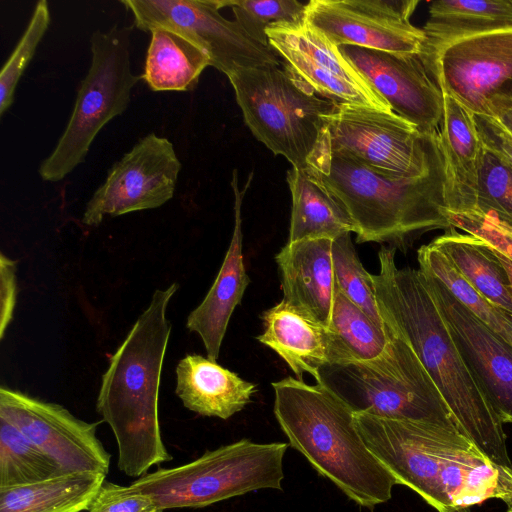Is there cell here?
I'll return each instance as SVG.
<instances>
[{
	"mask_svg": "<svg viewBox=\"0 0 512 512\" xmlns=\"http://www.w3.org/2000/svg\"><path fill=\"white\" fill-rule=\"evenodd\" d=\"M372 274L386 327L407 342L436 385L463 434L493 463L512 470L503 423L466 365L419 269L398 268L382 247Z\"/></svg>",
	"mask_w": 512,
	"mask_h": 512,
	"instance_id": "1",
	"label": "cell"
},
{
	"mask_svg": "<svg viewBox=\"0 0 512 512\" xmlns=\"http://www.w3.org/2000/svg\"><path fill=\"white\" fill-rule=\"evenodd\" d=\"M365 444L397 484L438 512L486 500L512 507V470L493 463L464 434L433 424L355 414Z\"/></svg>",
	"mask_w": 512,
	"mask_h": 512,
	"instance_id": "2",
	"label": "cell"
},
{
	"mask_svg": "<svg viewBox=\"0 0 512 512\" xmlns=\"http://www.w3.org/2000/svg\"><path fill=\"white\" fill-rule=\"evenodd\" d=\"M179 288L157 289L127 336L109 355L96 401L97 412L111 428L118 447V469L141 477L172 460L159 422V389L172 325L168 304Z\"/></svg>",
	"mask_w": 512,
	"mask_h": 512,
	"instance_id": "3",
	"label": "cell"
},
{
	"mask_svg": "<svg viewBox=\"0 0 512 512\" xmlns=\"http://www.w3.org/2000/svg\"><path fill=\"white\" fill-rule=\"evenodd\" d=\"M274 415L289 440L322 476L357 505L374 509L397 485L365 444L355 413L324 381L286 377L272 383Z\"/></svg>",
	"mask_w": 512,
	"mask_h": 512,
	"instance_id": "4",
	"label": "cell"
},
{
	"mask_svg": "<svg viewBox=\"0 0 512 512\" xmlns=\"http://www.w3.org/2000/svg\"><path fill=\"white\" fill-rule=\"evenodd\" d=\"M306 169L345 209L357 243L400 245L422 232L452 228L442 151L428 170L414 177L384 176L320 146H316Z\"/></svg>",
	"mask_w": 512,
	"mask_h": 512,
	"instance_id": "5",
	"label": "cell"
},
{
	"mask_svg": "<svg viewBox=\"0 0 512 512\" xmlns=\"http://www.w3.org/2000/svg\"><path fill=\"white\" fill-rule=\"evenodd\" d=\"M289 444L241 439L173 468H159L127 485L161 509L202 508L261 489H282Z\"/></svg>",
	"mask_w": 512,
	"mask_h": 512,
	"instance_id": "6",
	"label": "cell"
},
{
	"mask_svg": "<svg viewBox=\"0 0 512 512\" xmlns=\"http://www.w3.org/2000/svg\"><path fill=\"white\" fill-rule=\"evenodd\" d=\"M132 26L115 24L90 37L91 63L81 80L74 108L54 149L38 168L43 181L58 182L82 164L99 131L129 106L141 80L131 70Z\"/></svg>",
	"mask_w": 512,
	"mask_h": 512,
	"instance_id": "7",
	"label": "cell"
},
{
	"mask_svg": "<svg viewBox=\"0 0 512 512\" xmlns=\"http://www.w3.org/2000/svg\"><path fill=\"white\" fill-rule=\"evenodd\" d=\"M385 328L390 342L382 356L369 362L326 368L338 380L323 381L355 414L428 423L463 434L416 353Z\"/></svg>",
	"mask_w": 512,
	"mask_h": 512,
	"instance_id": "8",
	"label": "cell"
},
{
	"mask_svg": "<svg viewBox=\"0 0 512 512\" xmlns=\"http://www.w3.org/2000/svg\"><path fill=\"white\" fill-rule=\"evenodd\" d=\"M228 79L254 137L292 167L306 168L324 116L338 104L299 86L280 65L242 69Z\"/></svg>",
	"mask_w": 512,
	"mask_h": 512,
	"instance_id": "9",
	"label": "cell"
},
{
	"mask_svg": "<svg viewBox=\"0 0 512 512\" xmlns=\"http://www.w3.org/2000/svg\"><path fill=\"white\" fill-rule=\"evenodd\" d=\"M316 146L393 178L418 176L441 155L439 131L422 134L393 111L355 104H338L324 116Z\"/></svg>",
	"mask_w": 512,
	"mask_h": 512,
	"instance_id": "10",
	"label": "cell"
},
{
	"mask_svg": "<svg viewBox=\"0 0 512 512\" xmlns=\"http://www.w3.org/2000/svg\"><path fill=\"white\" fill-rule=\"evenodd\" d=\"M144 32L155 26L180 30L208 54L210 66L227 77L235 72L265 65H280L269 45L252 38L236 21L220 14L224 0H122Z\"/></svg>",
	"mask_w": 512,
	"mask_h": 512,
	"instance_id": "11",
	"label": "cell"
},
{
	"mask_svg": "<svg viewBox=\"0 0 512 512\" xmlns=\"http://www.w3.org/2000/svg\"><path fill=\"white\" fill-rule=\"evenodd\" d=\"M284 71L302 88L337 104L392 111L323 35L305 19L281 22L265 30Z\"/></svg>",
	"mask_w": 512,
	"mask_h": 512,
	"instance_id": "12",
	"label": "cell"
},
{
	"mask_svg": "<svg viewBox=\"0 0 512 512\" xmlns=\"http://www.w3.org/2000/svg\"><path fill=\"white\" fill-rule=\"evenodd\" d=\"M181 166L172 142L149 133L111 167L88 200L82 223L96 227L106 216L164 205L174 195Z\"/></svg>",
	"mask_w": 512,
	"mask_h": 512,
	"instance_id": "13",
	"label": "cell"
},
{
	"mask_svg": "<svg viewBox=\"0 0 512 512\" xmlns=\"http://www.w3.org/2000/svg\"><path fill=\"white\" fill-rule=\"evenodd\" d=\"M0 417L16 426L62 474L107 475L110 454L97 437L99 422H86L57 403L4 386L0 388Z\"/></svg>",
	"mask_w": 512,
	"mask_h": 512,
	"instance_id": "14",
	"label": "cell"
},
{
	"mask_svg": "<svg viewBox=\"0 0 512 512\" xmlns=\"http://www.w3.org/2000/svg\"><path fill=\"white\" fill-rule=\"evenodd\" d=\"M417 0H311L305 21L331 44L418 54L422 29L410 18Z\"/></svg>",
	"mask_w": 512,
	"mask_h": 512,
	"instance_id": "15",
	"label": "cell"
},
{
	"mask_svg": "<svg viewBox=\"0 0 512 512\" xmlns=\"http://www.w3.org/2000/svg\"><path fill=\"white\" fill-rule=\"evenodd\" d=\"M337 47L394 113L414 125L422 134L439 131L443 120V93L426 70L419 54L355 45Z\"/></svg>",
	"mask_w": 512,
	"mask_h": 512,
	"instance_id": "16",
	"label": "cell"
},
{
	"mask_svg": "<svg viewBox=\"0 0 512 512\" xmlns=\"http://www.w3.org/2000/svg\"><path fill=\"white\" fill-rule=\"evenodd\" d=\"M433 80L472 114L486 115L492 99L512 95V29L449 45L438 56Z\"/></svg>",
	"mask_w": 512,
	"mask_h": 512,
	"instance_id": "17",
	"label": "cell"
},
{
	"mask_svg": "<svg viewBox=\"0 0 512 512\" xmlns=\"http://www.w3.org/2000/svg\"><path fill=\"white\" fill-rule=\"evenodd\" d=\"M422 274L458 350L491 407L503 424L512 423V346L452 296L441 282Z\"/></svg>",
	"mask_w": 512,
	"mask_h": 512,
	"instance_id": "18",
	"label": "cell"
},
{
	"mask_svg": "<svg viewBox=\"0 0 512 512\" xmlns=\"http://www.w3.org/2000/svg\"><path fill=\"white\" fill-rule=\"evenodd\" d=\"M261 318L263 333L257 340L276 352L297 379L308 373L322 382L324 369L349 364L329 326L284 299Z\"/></svg>",
	"mask_w": 512,
	"mask_h": 512,
	"instance_id": "19",
	"label": "cell"
},
{
	"mask_svg": "<svg viewBox=\"0 0 512 512\" xmlns=\"http://www.w3.org/2000/svg\"><path fill=\"white\" fill-rule=\"evenodd\" d=\"M253 179V173L242 190L238 186V172H232L231 188L234 194V228L223 263L203 301L190 312L186 327L201 338L207 358L217 361L230 318L241 302L250 283L243 256L242 203Z\"/></svg>",
	"mask_w": 512,
	"mask_h": 512,
	"instance_id": "20",
	"label": "cell"
},
{
	"mask_svg": "<svg viewBox=\"0 0 512 512\" xmlns=\"http://www.w3.org/2000/svg\"><path fill=\"white\" fill-rule=\"evenodd\" d=\"M333 240L287 242L275 257L283 299L329 326L335 294Z\"/></svg>",
	"mask_w": 512,
	"mask_h": 512,
	"instance_id": "21",
	"label": "cell"
},
{
	"mask_svg": "<svg viewBox=\"0 0 512 512\" xmlns=\"http://www.w3.org/2000/svg\"><path fill=\"white\" fill-rule=\"evenodd\" d=\"M443 101L439 141L444 159L448 212H473L484 147L473 114L449 95L443 94Z\"/></svg>",
	"mask_w": 512,
	"mask_h": 512,
	"instance_id": "22",
	"label": "cell"
},
{
	"mask_svg": "<svg viewBox=\"0 0 512 512\" xmlns=\"http://www.w3.org/2000/svg\"><path fill=\"white\" fill-rule=\"evenodd\" d=\"M512 29V0H438L430 3L418 53L433 79L436 61L449 45L477 35Z\"/></svg>",
	"mask_w": 512,
	"mask_h": 512,
	"instance_id": "23",
	"label": "cell"
},
{
	"mask_svg": "<svg viewBox=\"0 0 512 512\" xmlns=\"http://www.w3.org/2000/svg\"><path fill=\"white\" fill-rule=\"evenodd\" d=\"M255 391V384L199 354H187L176 366L175 393L201 416L226 420L249 404Z\"/></svg>",
	"mask_w": 512,
	"mask_h": 512,
	"instance_id": "24",
	"label": "cell"
},
{
	"mask_svg": "<svg viewBox=\"0 0 512 512\" xmlns=\"http://www.w3.org/2000/svg\"><path fill=\"white\" fill-rule=\"evenodd\" d=\"M151 39L141 79L152 91H191L210 58L191 37L169 26L149 30Z\"/></svg>",
	"mask_w": 512,
	"mask_h": 512,
	"instance_id": "25",
	"label": "cell"
},
{
	"mask_svg": "<svg viewBox=\"0 0 512 512\" xmlns=\"http://www.w3.org/2000/svg\"><path fill=\"white\" fill-rule=\"evenodd\" d=\"M292 207L288 242L326 238L354 232L353 223L337 199L306 168L286 174Z\"/></svg>",
	"mask_w": 512,
	"mask_h": 512,
	"instance_id": "26",
	"label": "cell"
},
{
	"mask_svg": "<svg viewBox=\"0 0 512 512\" xmlns=\"http://www.w3.org/2000/svg\"><path fill=\"white\" fill-rule=\"evenodd\" d=\"M105 480L104 474L71 473L0 488V512L87 511Z\"/></svg>",
	"mask_w": 512,
	"mask_h": 512,
	"instance_id": "27",
	"label": "cell"
},
{
	"mask_svg": "<svg viewBox=\"0 0 512 512\" xmlns=\"http://www.w3.org/2000/svg\"><path fill=\"white\" fill-rule=\"evenodd\" d=\"M472 287L492 305L512 314V286L506 270L482 240L454 227L431 241Z\"/></svg>",
	"mask_w": 512,
	"mask_h": 512,
	"instance_id": "28",
	"label": "cell"
},
{
	"mask_svg": "<svg viewBox=\"0 0 512 512\" xmlns=\"http://www.w3.org/2000/svg\"><path fill=\"white\" fill-rule=\"evenodd\" d=\"M329 328L335 334L349 364L379 358L390 342L388 330L347 298L336 284Z\"/></svg>",
	"mask_w": 512,
	"mask_h": 512,
	"instance_id": "29",
	"label": "cell"
},
{
	"mask_svg": "<svg viewBox=\"0 0 512 512\" xmlns=\"http://www.w3.org/2000/svg\"><path fill=\"white\" fill-rule=\"evenodd\" d=\"M61 474L29 438L0 417V488L32 484Z\"/></svg>",
	"mask_w": 512,
	"mask_h": 512,
	"instance_id": "30",
	"label": "cell"
},
{
	"mask_svg": "<svg viewBox=\"0 0 512 512\" xmlns=\"http://www.w3.org/2000/svg\"><path fill=\"white\" fill-rule=\"evenodd\" d=\"M419 270L441 282L462 305L506 341L504 310L482 297L432 242L418 249Z\"/></svg>",
	"mask_w": 512,
	"mask_h": 512,
	"instance_id": "31",
	"label": "cell"
},
{
	"mask_svg": "<svg viewBox=\"0 0 512 512\" xmlns=\"http://www.w3.org/2000/svg\"><path fill=\"white\" fill-rule=\"evenodd\" d=\"M350 234H344L332 243L336 287L378 325L385 327L376 302L372 274L362 265Z\"/></svg>",
	"mask_w": 512,
	"mask_h": 512,
	"instance_id": "32",
	"label": "cell"
},
{
	"mask_svg": "<svg viewBox=\"0 0 512 512\" xmlns=\"http://www.w3.org/2000/svg\"><path fill=\"white\" fill-rule=\"evenodd\" d=\"M50 24L47 1L36 3L28 25L0 72V116L14 102L16 87Z\"/></svg>",
	"mask_w": 512,
	"mask_h": 512,
	"instance_id": "33",
	"label": "cell"
},
{
	"mask_svg": "<svg viewBox=\"0 0 512 512\" xmlns=\"http://www.w3.org/2000/svg\"><path fill=\"white\" fill-rule=\"evenodd\" d=\"M512 227V168L484 148L476 209Z\"/></svg>",
	"mask_w": 512,
	"mask_h": 512,
	"instance_id": "34",
	"label": "cell"
},
{
	"mask_svg": "<svg viewBox=\"0 0 512 512\" xmlns=\"http://www.w3.org/2000/svg\"><path fill=\"white\" fill-rule=\"evenodd\" d=\"M235 20L258 42L269 45L266 28L281 22H300L305 19L306 4L296 0H224Z\"/></svg>",
	"mask_w": 512,
	"mask_h": 512,
	"instance_id": "35",
	"label": "cell"
},
{
	"mask_svg": "<svg viewBox=\"0 0 512 512\" xmlns=\"http://www.w3.org/2000/svg\"><path fill=\"white\" fill-rule=\"evenodd\" d=\"M448 218L452 227L482 240L512 261V227L479 212H448Z\"/></svg>",
	"mask_w": 512,
	"mask_h": 512,
	"instance_id": "36",
	"label": "cell"
},
{
	"mask_svg": "<svg viewBox=\"0 0 512 512\" xmlns=\"http://www.w3.org/2000/svg\"><path fill=\"white\" fill-rule=\"evenodd\" d=\"M87 512H163L147 495L105 480Z\"/></svg>",
	"mask_w": 512,
	"mask_h": 512,
	"instance_id": "37",
	"label": "cell"
},
{
	"mask_svg": "<svg viewBox=\"0 0 512 512\" xmlns=\"http://www.w3.org/2000/svg\"><path fill=\"white\" fill-rule=\"evenodd\" d=\"M483 147L512 168V135L494 118L473 114Z\"/></svg>",
	"mask_w": 512,
	"mask_h": 512,
	"instance_id": "38",
	"label": "cell"
},
{
	"mask_svg": "<svg viewBox=\"0 0 512 512\" xmlns=\"http://www.w3.org/2000/svg\"><path fill=\"white\" fill-rule=\"evenodd\" d=\"M17 262L0 255V338L3 339L16 307L17 302Z\"/></svg>",
	"mask_w": 512,
	"mask_h": 512,
	"instance_id": "39",
	"label": "cell"
},
{
	"mask_svg": "<svg viewBox=\"0 0 512 512\" xmlns=\"http://www.w3.org/2000/svg\"><path fill=\"white\" fill-rule=\"evenodd\" d=\"M486 115L496 119L512 135V95L492 99Z\"/></svg>",
	"mask_w": 512,
	"mask_h": 512,
	"instance_id": "40",
	"label": "cell"
},
{
	"mask_svg": "<svg viewBox=\"0 0 512 512\" xmlns=\"http://www.w3.org/2000/svg\"><path fill=\"white\" fill-rule=\"evenodd\" d=\"M492 251L495 254V256L497 257V259L499 260V262L501 263V265L503 266V268L506 270L508 278H509L511 286H512V261L510 259H508L507 257H505L504 255H502L500 252H498L494 249H492Z\"/></svg>",
	"mask_w": 512,
	"mask_h": 512,
	"instance_id": "41",
	"label": "cell"
},
{
	"mask_svg": "<svg viewBox=\"0 0 512 512\" xmlns=\"http://www.w3.org/2000/svg\"><path fill=\"white\" fill-rule=\"evenodd\" d=\"M506 319V341L512 346V314L504 311Z\"/></svg>",
	"mask_w": 512,
	"mask_h": 512,
	"instance_id": "42",
	"label": "cell"
},
{
	"mask_svg": "<svg viewBox=\"0 0 512 512\" xmlns=\"http://www.w3.org/2000/svg\"><path fill=\"white\" fill-rule=\"evenodd\" d=\"M454 512H470L469 508L460 509Z\"/></svg>",
	"mask_w": 512,
	"mask_h": 512,
	"instance_id": "43",
	"label": "cell"
},
{
	"mask_svg": "<svg viewBox=\"0 0 512 512\" xmlns=\"http://www.w3.org/2000/svg\"><path fill=\"white\" fill-rule=\"evenodd\" d=\"M506 512H512V507L507 508Z\"/></svg>",
	"mask_w": 512,
	"mask_h": 512,
	"instance_id": "44",
	"label": "cell"
}]
</instances>
